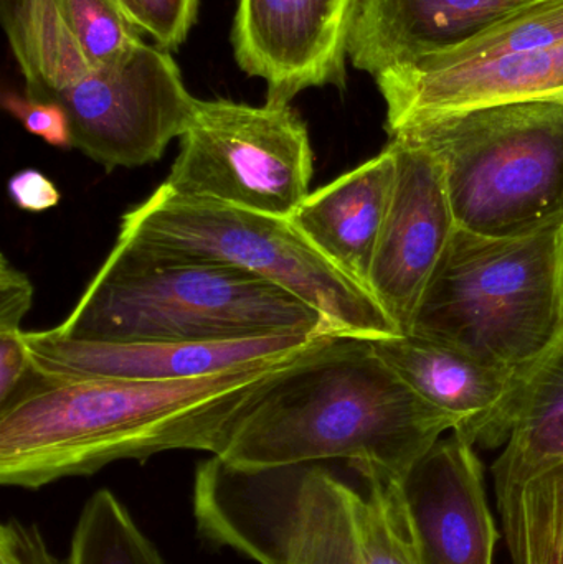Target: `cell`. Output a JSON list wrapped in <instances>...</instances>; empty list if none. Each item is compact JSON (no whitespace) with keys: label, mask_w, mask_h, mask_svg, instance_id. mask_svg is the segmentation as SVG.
<instances>
[{"label":"cell","mask_w":563,"mask_h":564,"mask_svg":"<svg viewBox=\"0 0 563 564\" xmlns=\"http://www.w3.org/2000/svg\"><path fill=\"white\" fill-rule=\"evenodd\" d=\"M306 347L188 380L68 381L33 371L35 381L0 406V482L35 490L167 451L218 456L255 394Z\"/></svg>","instance_id":"6da1fadb"},{"label":"cell","mask_w":563,"mask_h":564,"mask_svg":"<svg viewBox=\"0 0 563 564\" xmlns=\"http://www.w3.org/2000/svg\"><path fill=\"white\" fill-rule=\"evenodd\" d=\"M453 431L372 341L326 334L278 371L241 413L218 459L243 467L344 460L366 480H405Z\"/></svg>","instance_id":"7a4b0ae2"},{"label":"cell","mask_w":563,"mask_h":564,"mask_svg":"<svg viewBox=\"0 0 563 564\" xmlns=\"http://www.w3.org/2000/svg\"><path fill=\"white\" fill-rule=\"evenodd\" d=\"M55 330L121 344L337 335L313 305L273 282L122 235Z\"/></svg>","instance_id":"3957f363"},{"label":"cell","mask_w":563,"mask_h":564,"mask_svg":"<svg viewBox=\"0 0 563 564\" xmlns=\"http://www.w3.org/2000/svg\"><path fill=\"white\" fill-rule=\"evenodd\" d=\"M442 167L456 225L522 238L563 225V95L426 116L397 129Z\"/></svg>","instance_id":"277c9868"},{"label":"cell","mask_w":563,"mask_h":564,"mask_svg":"<svg viewBox=\"0 0 563 564\" xmlns=\"http://www.w3.org/2000/svg\"><path fill=\"white\" fill-rule=\"evenodd\" d=\"M562 330L563 225L522 238L458 228L410 332L526 373Z\"/></svg>","instance_id":"5b68a950"},{"label":"cell","mask_w":563,"mask_h":564,"mask_svg":"<svg viewBox=\"0 0 563 564\" xmlns=\"http://www.w3.org/2000/svg\"><path fill=\"white\" fill-rule=\"evenodd\" d=\"M119 235L273 282L313 305L343 337L372 341L400 335L372 292L331 263L291 218L182 197L159 185L122 215Z\"/></svg>","instance_id":"8992f818"},{"label":"cell","mask_w":563,"mask_h":564,"mask_svg":"<svg viewBox=\"0 0 563 564\" xmlns=\"http://www.w3.org/2000/svg\"><path fill=\"white\" fill-rule=\"evenodd\" d=\"M192 509L205 542L258 564H366L362 496L323 464L243 469L212 456Z\"/></svg>","instance_id":"52a82bcc"},{"label":"cell","mask_w":563,"mask_h":564,"mask_svg":"<svg viewBox=\"0 0 563 564\" xmlns=\"http://www.w3.org/2000/svg\"><path fill=\"white\" fill-rule=\"evenodd\" d=\"M314 158L293 106L198 99L164 184L182 197L291 218L310 195Z\"/></svg>","instance_id":"ba28073f"},{"label":"cell","mask_w":563,"mask_h":564,"mask_svg":"<svg viewBox=\"0 0 563 564\" xmlns=\"http://www.w3.org/2000/svg\"><path fill=\"white\" fill-rule=\"evenodd\" d=\"M72 122L73 149L108 172L158 162L191 122V95L172 52L145 40L56 93Z\"/></svg>","instance_id":"9c48e42d"},{"label":"cell","mask_w":563,"mask_h":564,"mask_svg":"<svg viewBox=\"0 0 563 564\" xmlns=\"http://www.w3.org/2000/svg\"><path fill=\"white\" fill-rule=\"evenodd\" d=\"M359 0H237L231 46L245 75L263 79L267 105L311 88L346 89Z\"/></svg>","instance_id":"30bf717a"},{"label":"cell","mask_w":563,"mask_h":564,"mask_svg":"<svg viewBox=\"0 0 563 564\" xmlns=\"http://www.w3.org/2000/svg\"><path fill=\"white\" fill-rule=\"evenodd\" d=\"M389 144L396 152V185L373 258L370 292L400 334H409L458 225L435 158L400 139Z\"/></svg>","instance_id":"8fae6325"},{"label":"cell","mask_w":563,"mask_h":564,"mask_svg":"<svg viewBox=\"0 0 563 564\" xmlns=\"http://www.w3.org/2000/svg\"><path fill=\"white\" fill-rule=\"evenodd\" d=\"M316 337L320 335L121 344L66 337L55 328L25 332L33 371L42 377L68 381H172L208 377L253 361L293 354Z\"/></svg>","instance_id":"7c38bea8"},{"label":"cell","mask_w":563,"mask_h":564,"mask_svg":"<svg viewBox=\"0 0 563 564\" xmlns=\"http://www.w3.org/2000/svg\"><path fill=\"white\" fill-rule=\"evenodd\" d=\"M372 345L422 400L452 420V433L485 449L506 446L526 373L413 332Z\"/></svg>","instance_id":"4fadbf2b"},{"label":"cell","mask_w":563,"mask_h":564,"mask_svg":"<svg viewBox=\"0 0 563 564\" xmlns=\"http://www.w3.org/2000/svg\"><path fill=\"white\" fill-rule=\"evenodd\" d=\"M422 564H492L498 530L475 446L440 440L403 480Z\"/></svg>","instance_id":"5bb4252c"},{"label":"cell","mask_w":563,"mask_h":564,"mask_svg":"<svg viewBox=\"0 0 563 564\" xmlns=\"http://www.w3.org/2000/svg\"><path fill=\"white\" fill-rule=\"evenodd\" d=\"M389 134L426 116L563 95V42L458 66L409 63L377 76Z\"/></svg>","instance_id":"9a60e30c"},{"label":"cell","mask_w":563,"mask_h":564,"mask_svg":"<svg viewBox=\"0 0 563 564\" xmlns=\"http://www.w3.org/2000/svg\"><path fill=\"white\" fill-rule=\"evenodd\" d=\"M539 0H359L349 62L373 79L448 52Z\"/></svg>","instance_id":"2e32d148"},{"label":"cell","mask_w":563,"mask_h":564,"mask_svg":"<svg viewBox=\"0 0 563 564\" xmlns=\"http://www.w3.org/2000/svg\"><path fill=\"white\" fill-rule=\"evenodd\" d=\"M396 174V152L389 144L354 171L310 192L291 217L331 263L367 291Z\"/></svg>","instance_id":"e0dca14e"},{"label":"cell","mask_w":563,"mask_h":564,"mask_svg":"<svg viewBox=\"0 0 563 564\" xmlns=\"http://www.w3.org/2000/svg\"><path fill=\"white\" fill-rule=\"evenodd\" d=\"M0 19L30 98L50 101L89 72L69 32L65 0H0Z\"/></svg>","instance_id":"ac0fdd59"},{"label":"cell","mask_w":563,"mask_h":564,"mask_svg":"<svg viewBox=\"0 0 563 564\" xmlns=\"http://www.w3.org/2000/svg\"><path fill=\"white\" fill-rule=\"evenodd\" d=\"M563 464V330L526 371L511 436L492 476H529Z\"/></svg>","instance_id":"d6986e66"},{"label":"cell","mask_w":563,"mask_h":564,"mask_svg":"<svg viewBox=\"0 0 563 564\" xmlns=\"http://www.w3.org/2000/svg\"><path fill=\"white\" fill-rule=\"evenodd\" d=\"M495 489L512 564H563V464L495 477Z\"/></svg>","instance_id":"ffe728a7"},{"label":"cell","mask_w":563,"mask_h":564,"mask_svg":"<svg viewBox=\"0 0 563 564\" xmlns=\"http://www.w3.org/2000/svg\"><path fill=\"white\" fill-rule=\"evenodd\" d=\"M66 564H167L111 490L93 494L73 530Z\"/></svg>","instance_id":"44dd1931"},{"label":"cell","mask_w":563,"mask_h":564,"mask_svg":"<svg viewBox=\"0 0 563 564\" xmlns=\"http://www.w3.org/2000/svg\"><path fill=\"white\" fill-rule=\"evenodd\" d=\"M360 532L366 564H422L402 480H367Z\"/></svg>","instance_id":"7402d4cb"},{"label":"cell","mask_w":563,"mask_h":564,"mask_svg":"<svg viewBox=\"0 0 563 564\" xmlns=\"http://www.w3.org/2000/svg\"><path fill=\"white\" fill-rule=\"evenodd\" d=\"M65 13L89 69L115 62L145 36L119 0H65Z\"/></svg>","instance_id":"603a6c76"},{"label":"cell","mask_w":563,"mask_h":564,"mask_svg":"<svg viewBox=\"0 0 563 564\" xmlns=\"http://www.w3.org/2000/svg\"><path fill=\"white\" fill-rule=\"evenodd\" d=\"M136 25L155 45L175 52L197 22L201 0H119Z\"/></svg>","instance_id":"cb8c5ba5"},{"label":"cell","mask_w":563,"mask_h":564,"mask_svg":"<svg viewBox=\"0 0 563 564\" xmlns=\"http://www.w3.org/2000/svg\"><path fill=\"white\" fill-rule=\"evenodd\" d=\"M2 108L20 121L26 132L56 149H73L72 122L59 102L3 93Z\"/></svg>","instance_id":"d4e9b609"},{"label":"cell","mask_w":563,"mask_h":564,"mask_svg":"<svg viewBox=\"0 0 563 564\" xmlns=\"http://www.w3.org/2000/svg\"><path fill=\"white\" fill-rule=\"evenodd\" d=\"M33 285L29 276L17 270L6 254L0 257V334H19L20 324L29 314Z\"/></svg>","instance_id":"484cf974"},{"label":"cell","mask_w":563,"mask_h":564,"mask_svg":"<svg viewBox=\"0 0 563 564\" xmlns=\"http://www.w3.org/2000/svg\"><path fill=\"white\" fill-rule=\"evenodd\" d=\"M0 564H58L36 527L17 519L0 529Z\"/></svg>","instance_id":"4316f807"},{"label":"cell","mask_w":563,"mask_h":564,"mask_svg":"<svg viewBox=\"0 0 563 564\" xmlns=\"http://www.w3.org/2000/svg\"><path fill=\"white\" fill-rule=\"evenodd\" d=\"M7 192L10 200L20 210L33 212V214L55 208L62 200V195L53 181L35 169H23L13 174L7 184Z\"/></svg>","instance_id":"83f0119b"}]
</instances>
